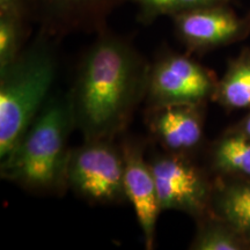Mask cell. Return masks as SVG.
<instances>
[{"label":"cell","instance_id":"6da1fadb","mask_svg":"<svg viewBox=\"0 0 250 250\" xmlns=\"http://www.w3.org/2000/svg\"><path fill=\"white\" fill-rule=\"evenodd\" d=\"M81 56L67 99L83 140L123 136L146 100L151 62L107 28Z\"/></svg>","mask_w":250,"mask_h":250},{"label":"cell","instance_id":"7a4b0ae2","mask_svg":"<svg viewBox=\"0 0 250 250\" xmlns=\"http://www.w3.org/2000/svg\"><path fill=\"white\" fill-rule=\"evenodd\" d=\"M74 129L67 96L50 98L17 146L1 159V179L36 195H64L68 190V139Z\"/></svg>","mask_w":250,"mask_h":250},{"label":"cell","instance_id":"3957f363","mask_svg":"<svg viewBox=\"0 0 250 250\" xmlns=\"http://www.w3.org/2000/svg\"><path fill=\"white\" fill-rule=\"evenodd\" d=\"M56 40L39 30L13 62L0 67V160L51 98L58 66Z\"/></svg>","mask_w":250,"mask_h":250},{"label":"cell","instance_id":"277c9868","mask_svg":"<svg viewBox=\"0 0 250 250\" xmlns=\"http://www.w3.org/2000/svg\"><path fill=\"white\" fill-rule=\"evenodd\" d=\"M67 189L93 205L126 201L124 159L116 140H83L71 148L66 168Z\"/></svg>","mask_w":250,"mask_h":250},{"label":"cell","instance_id":"5b68a950","mask_svg":"<svg viewBox=\"0 0 250 250\" xmlns=\"http://www.w3.org/2000/svg\"><path fill=\"white\" fill-rule=\"evenodd\" d=\"M218 79L190 54L162 50L149 66L147 107L205 104L213 99Z\"/></svg>","mask_w":250,"mask_h":250},{"label":"cell","instance_id":"8992f818","mask_svg":"<svg viewBox=\"0 0 250 250\" xmlns=\"http://www.w3.org/2000/svg\"><path fill=\"white\" fill-rule=\"evenodd\" d=\"M161 210L183 212L193 219L208 214L213 182L186 155L155 153L148 159Z\"/></svg>","mask_w":250,"mask_h":250},{"label":"cell","instance_id":"52a82bcc","mask_svg":"<svg viewBox=\"0 0 250 250\" xmlns=\"http://www.w3.org/2000/svg\"><path fill=\"white\" fill-rule=\"evenodd\" d=\"M171 19L177 39L190 55L229 45L250 33V14L240 17L229 5L190 9Z\"/></svg>","mask_w":250,"mask_h":250},{"label":"cell","instance_id":"ba28073f","mask_svg":"<svg viewBox=\"0 0 250 250\" xmlns=\"http://www.w3.org/2000/svg\"><path fill=\"white\" fill-rule=\"evenodd\" d=\"M124 159V190L132 205L143 233L145 248L154 249L155 230L160 214L158 189L151 165L145 159V143L136 137H125L121 143Z\"/></svg>","mask_w":250,"mask_h":250},{"label":"cell","instance_id":"9c48e42d","mask_svg":"<svg viewBox=\"0 0 250 250\" xmlns=\"http://www.w3.org/2000/svg\"><path fill=\"white\" fill-rule=\"evenodd\" d=\"M33 21L55 39L72 33H99L111 12L129 0H28Z\"/></svg>","mask_w":250,"mask_h":250},{"label":"cell","instance_id":"30bf717a","mask_svg":"<svg viewBox=\"0 0 250 250\" xmlns=\"http://www.w3.org/2000/svg\"><path fill=\"white\" fill-rule=\"evenodd\" d=\"M205 104L147 107L145 123L162 151L192 158L204 140Z\"/></svg>","mask_w":250,"mask_h":250},{"label":"cell","instance_id":"8fae6325","mask_svg":"<svg viewBox=\"0 0 250 250\" xmlns=\"http://www.w3.org/2000/svg\"><path fill=\"white\" fill-rule=\"evenodd\" d=\"M250 243V179L220 176L213 181L210 211Z\"/></svg>","mask_w":250,"mask_h":250},{"label":"cell","instance_id":"7c38bea8","mask_svg":"<svg viewBox=\"0 0 250 250\" xmlns=\"http://www.w3.org/2000/svg\"><path fill=\"white\" fill-rule=\"evenodd\" d=\"M210 164L220 176L250 179V137L235 127L227 131L212 145Z\"/></svg>","mask_w":250,"mask_h":250},{"label":"cell","instance_id":"4fadbf2b","mask_svg":"<svg viewBox=\"0 0 250 250\" xmlns=\"http://www.w3.org/2000/svg\"><path fill=\"white\" fill-rule=\"evenodd\" d=\"M212 100L229 111L250 109V49L228 62Z\"/></svg>","mask_w":250,"mask_h":250},{"label":"cell","instance_id":"5bb4252c","mask_svg":"<svg viewBox=\"0 0 250 250\" xmlns=\"http://www.w3.org/2000/svg\"><path fill=\"white\" fill-rule=\"evenodd\" d=\"M197 229L189 249L191 250H241L248 242L232 226L212 214L197 219Z\"/></svg>","mask_w":250,"mask_h":250},{"label":"cell","instance_id":"9a60e30c","mask_svg":"<svg viewBox=\"0 0 250 250\" xmlns=\"http://www.w3.org/2000/svg\"><path fill=\"white\" fill-rule=\"evenodd\" d=\"M29 14H0V67L13 62L27 45Z\"/></svg>","mask_w":250,"mask_h":250},{"label":"cell","instance_id":"2e32d148","mask_svg":"<svg viewBox=\"0 0 250 250\" xmlns=\"http://www.w3.org/2000/svg\"><path fill=\"white\" fill-rule=\"evenodd\" d=\"M138 7V20L143 24L154 22L160 17L174 15L190 9L213 5H229L234 0H129Z\"/></svg>","mask_w":250,"mask_h":250},{"label":"cell","instance_id":"e0dca14e","mask_svg":"<svg viewBox=\"0 0 250 250\" xmlns=\"http://www.w3.org/2000/svg\"><path fill=\"white\" fill-rule=\"evenodd\" d=\"M235 129L240 130L241 132H243L247 136L250 137V112L247 116L243 118V120L237 124V126H235Z\"/></svg>","mask_w":250,"mask_h":250},{"label":"cell","instance_id":"ac0fdd59","mask_svg":"<svg viewBox=\"0 0 250 250\" xmlns=\"http://www.w3.org/2000/svg\"><path fill=\"white\" fill-rule=\"evenodd\" d=\"M248 249H250V243L248 245Z\"/></svg>","mask_w":250,"mask_h":250}]
</instances>
